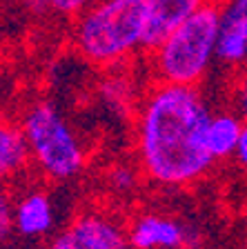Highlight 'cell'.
I'll return each instance as SVG.
<instances>
[{"label":"cell","instance_id":"cell-12","mask_svg":"<svg viewBox=\"0 0 247 249\" xmlns=\"http://www.w3.org/2000/svg\"><path fill=\"white\" fill-rule=\"evenodd\" d=\"M14 212H16V194L7 182H0V247L11 243L16 236L14 227Z\"/></svg>","mask_w":247,"mask_h":249},{"label":"cell","instance_id":"cell-19","mask_svg":"<svg viewBox=\"0 0 247 249\" xmlns=\"http://www.w3.org/2000/svg\"><path fill=\"white\" fill-rule=\"evenodd\" d=\"M20 2L31 11V14H36V16L49 14V9H47V0H20Z\"/></svg>","mask_w":247,"mask_h":249},{"label":"cell","instance_id":"cell-11","mask_svg":"<svg viewBox=\"0 0 247 249\" xmlns=\"http://www.w3.org/2000/svg\"><path fill=\"white\" fill-rule=\"evenodd\" d=\"M245 120L234 111V109H223V111H211L209 123L205 127V147L214 160H225L234 156L241 138Z\"/></svg>","mask_w":247,"mask_h":249},{"label":"cell","instance_id":"cell-14","mask_svg":"<svg viewBox=\"0 0 247 249\" xmlns=\"http://www.w3.org/2000/svg\"><path fill=\"white\" fill-rule=\"evenodd\" d=\"M107 182L116 194H129L138 185V171L129 165H116L109 169Z\"/></svg>","mask_w":247,"mask_h":249},{"label":"cell","instance_id":"cell-17","mask_svg":"<svg viewBox=\"0 0 247 249\" xmlns=\"http://www.w3.org/2000/svg\"><path fill=\"white\" fill-rule=\"evenodd\" d=\"M234 158H236L238 167L247 171V120H245V124H243V131H241V138H238L236 151H234Z\"/></svg>","mask_w":247,"mask_h":249},{"label":"cell","instance_id":"cell-1","mask_svg":"<svg viewBox=\"0 0 247 249\" xmlns=\"http://www.w3.org/2000/svg\"><path fill=\"white\" fill-rule=\"evenodd\" d=\"M211 109L201 87L152 83L134 109V147L143 176L158 187H191L209 174L205 147Z\"/></svg>","mask_w":247,"mask_h":249},{"label":"cell","instance_id":"cell-5","mask_svg":"<svg viewBox=\"0 0 247 249\" xmlns=\"http://www.w3.org/2000/svg\"><path fill=\"white\" fill-rule=\"evenodd\" d=\"M129 249H196L201 233L167 213L145 212L127 225Z\"/></svg>","mask_w":247,"mask_h":249},{"label":"cell","instance_id":"cell-18","mask_svg":"<svg viewBox=\"0 0 247 249\" xmlns=\"http://www.w3.org/2000/svg\"><path fill=\"white\" fill-rule=\"evenodd\" d=\"M47 249H80V247H78L76 240H74L72 236L67 233V229H65V231L58 233L56 238H54L52 243L47 245Z\"/></svg>","mask_w":247,"mask_h":249},{"label":"cell","instance_id":"cell-2","mask_svg":"<svg viewBox=\"0 0 247 249\" xmlns=\"http://www.w3.org/2000/svg\"><path fill=\"white\" fill-rule=\"evenodd\" d=\"M150 0H96L72 20L74 52L98 69H120L147 52Z\"/></svg>","mask_w":247,"mask_h":249},{"label":"cell","instance_id":"cell-15","mask_svg":"<svg viewBox=\"0 0 247 249\" xmlns=\"http://www.w3.org/2000/svg\"><path fill=\"white\" fill-rule=\"evenodd\" d=\"M229 103L234 111L243 120H247V67L234 73L232 85H229Z\"/></svg>","mask_w":247,"mask_h":249},{"label":"cell","instance_id":"cell-13","mask_svg":"<svg viewBox=\"0 0 247 249\" xmlns=\"http://www.w3.org/2000/svg\"><path fill=\"white\" fill-rule=\"evenodd\" d=\"M109 71H112L114 76H109L107 80H105L103 98H105V103L112 105V107H123L125 98H127L129 91H132V85H129V80L125 76H120L123 71H118V69H109Z\"/></svg>","mask_w":247,"mask_h":249},{"label":"cell","instance_id":"cell-7","mask_svg":"<svg viewBox=\"0 0 247 249\" xmlns=\"http://www.w3.org/2000/svg\"><path fill=\"white\" fill-rule=\"evenodd\" d=\"M80 249H129L127 225L105 209H85L67 227Z\"/></svg>","mask_w":247,"mask_h":249},{"label":"cell","instance_id":"cell-16","mask_svg":"<svg viewBox=\"0 0 247 249\" xmlns=\"http://www.w3.org/2000/svg\"><path fill=\"white\" fill-rule=\"evenodd\" d=\"M96 0H47V9H49V14L58 16V18L74 20L76 16H80Z\"/></svg>","mask_w":247,"mask_h":249},{"label":"cell","instance_id":"cell-4","mask_svg":"<svg viewBox=\"0 0 247 249\" xmlns=\"http://www.w3.org/2000/svg\"><path fill=\"white\" fill-rule=\"evenodd\" d=\"M18 123L29 145L31 165L47 180H72L85 169V142L56 103L47 98L31 100Z\"/></svg>","mask_w":247,"mask_h":249},{"label":"cell","instance_id":"cell-9","mask_svg":"<svg viewBox=\"0 0 247 249\" xmlns=\"http://www.w3.org/2000/svg\"><path fill=\"white\" fill-rule=\"evenodd\" d=\"M216 0H150V29H147V52L156 47L171 29L214 5Z\"/></svg>","mask_w":247,"mask_h":249},{"label":"cell","instance_id":"cell-3","mask_svg":"<svg viewBox=\"0 0 247 249\" xmlns=\"http://www.w3.org/2000/svg\"><path fill=\"white\" fill-rule=\"evenodd\" d=\"M221 31L218 0L201 9L183 25L171 29L156 47L147 52L154 83L201 87L216 65V42Z\"/></svg>","mask_w":247,"mask_h":249},{"label":"cell","instance_id":"cell-6","mask_svg":"<svg viewBox=\"0 0 247 249\" xmlns=\"http://www.w3.org/2000/svg\"><path fill=\"white\" fill-rule=\"evenodd\" d=\"M221 31L216 42V65L236 73L247 67V0H218Z\"/></svg>","mask_w":247,"mask_h":249},{"label":"cell","instance_id":"cell-10","mask_svg":"<svg viewBox=\"0 0 247 249\" xmlns=\"http://www.w3.org/2000/svg\"><path fill=\"white\" fill-rule=\"evenodd\" d=\"M31 154L20 123L0 116V182H9L27 174Z\"/></svg>","mask_w":247,"mask_h":249},{"label":"cell","instance_id":"cell-8","mask_svg":"<svg viewBox=\"0 0 247 249\" xmlns=\"http://www.w3.org/2000/svg\"><path fill=\"white\" fill-rule=\"evenodd\" d=\"M56 220L52 194L45 187L29 185L16 196V212H14V227L16 236L20 240H40L47 238Z\"/></svg>","mask_w":247,"mask_h":249}]
</instances>
